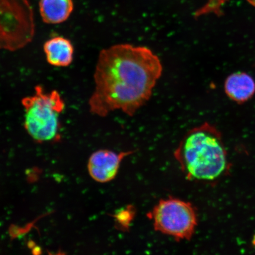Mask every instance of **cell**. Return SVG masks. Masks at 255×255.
Here are the masks:
<instances>
[{
	"label": "cell",
	"mask_w": 255,
	"mask_h": 255,
	"mask_svg": "<svg viewBox=\"0 0 255 255\" xmlns=\"http://www.w3.org/2000/svg\"><path fill=\"white\" fill-rule=\"evenodd\" d=\"M162 71L160 59L148 47L125 43L104 49L95 67L91 113L105 117L120 110L134 116L151 97Z\"/></svg>",
	"instance_id": "cell-1"
},
{
	"label": "cell",
	"mask_w": 255,
	"mask_h": 255,
	"mask_svg": "<svg viewBox=\"0 0 255 255\" xmlns=\"http://www.w3.org/2000/svg\"><path fill=\"white\" fill-rule=\"evenodd\" d=\"M174 155L189 180H215L227 165L221 135L208 123L190 130L181 139Z\"/></svg>",
	"instance_id": "cell-2"
},
{
	"label": "cell",
	"mask_w": 255,
	"mask_h": 255,
	"mask_svg": "<svg viewBox=\"0 0 255 255\" xmlns=\"http://www.w3.org/2000/svg\"><path fill=\"white\" fill-rule=\"evenodd\" d=\"M21 105L25 129L35 141H50L58 136L60 116L65 109L58 91L46 92L42 86L37 85L33 95L22 99Z\"/></svg>",
	"instance_id": "cell-3"
},
{
	"label": "cell",
	"mask_w": 255,
	"mask_h": 255,
	"mask_svg": "<svg viewBox=\"0 0 255 255\" xmlns=\"http://www.w3.org/2000/svg\"><path fill=\"white\" fill-rule=\"evenodd\" d=\"M33 8L28 0H0V49L15 52L33 41Z\"/></svg>",
	"instance_id": "cell-4"
},
{
	"label": "cell",
	"mask_w": 255,
	"mask_h": 255,
	"mask_svg": "<svg viewBox=\"0 0 255 255\" xmlns=\"http://www.w3.org/2000/svg\"><path fill=\"white\" fill-rule=\"evenodd\" d=\"M148 216L155 231L177 241L190 240L197 225L194 206L186 201L171 197L159 200Z\"/></svg>",
	"instance_id": "cell-5"
},
{
	"label": "cell",
	"mask_w": 255,
	"mask_h": 255,
	"mask_svg": "<svg viewBox=\"0 0 255 255\" xmlns=\"http://www.w3.org/2000/svg\"><path fill=\"white\" fill-rule=\"evenodd\" d=\"M132 151L119 153L101 149L95 152L89 158L88 171L91 177L99 183L110 182L119 173L121 162L130 154Z\"/></svg>",
	"instance_id": "cell-6"
},
{
	"label": "cell",
	"mask_w": 255,
	"mask_h": 255,
	"mask_svg": "<svg viewBox=\"0 0 255 255\" xmlns=\"http://www.w3.org/2000/svg\"><path fill=\"white\" fill-rule=\"evenodd\" d=\"M48 63L51 66L65 68L71 65L74 47L71 41L63 36H56L47 40L43 45Z\"/></svg>",
	"instance_id": "cell-7"
},
{
	"label": "cell",
	"mask_w": 255,
	"mask_h": 255,
	"mask_svg": "<svg viewBox=\"0 0 255 255\" xmlns=\"http://www.w3.org/2000/svg\"><path fill=\"white\" fill-rule=\"evenodd\" d=\"M225 91L228 97L238 103L250 100L255 94V81L253 76L243 72L229 75L225 82Z\"/></svg>",
	"instance_id": "cell-8"
},
{
	"label": "cell",
	"mask_w": 255,
	"mask_h": 255,
	"mask_svg": "<svg viewBox=\"0 0 255 255\" xmlns=\"http://www.w3.org/2000/svg\"><path fill=\"white\" fill-rule=\"evenodd\" d=\"M74 8L72 0H40L39 10L44 23L58 24L66 21Z\"/></svg>",
	"instance_id": "cell-9"
},
{
	"label": "cell",
	"mask_w": 255,
	"mask_h": 255,
	"mask_svg": "<svg viewBox=\"0 0 255 255\" xmlns=\"http://www.w3.org/2000/svg\"><path fill=\"white\" fill-rule=\"evenodd\" d=\"M134 212L132 207H127L123 209L115 215V218L121 228H126L129 227L130 222L132 221Z\"/></svg>",
	"instance_id": "cell-10"
},
{
	"label": "cell",
	"mask_w": 255,
	"mask_h": 255,
	"mask_svg": "<svg viewBox=\"0 0 255 255\" xmlns=\"http://www.w3.org/2000/svg\"><path fill=\"white\" fill-rule=\"evenodd\" d=\"M247 1L250 2L251 5H253L255 7V0H247Z\"/></svg>",
	"instance_id": "cell-11"
}]
</instances>
